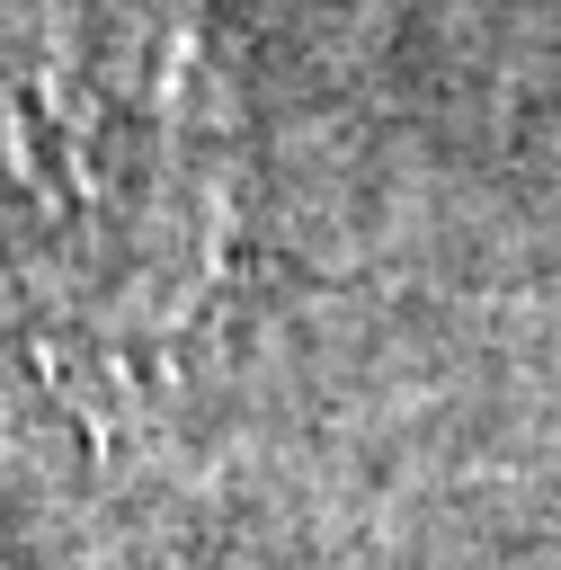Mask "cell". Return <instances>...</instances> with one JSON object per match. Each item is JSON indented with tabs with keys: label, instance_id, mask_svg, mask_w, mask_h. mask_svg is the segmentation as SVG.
<instances>
[{
	"label": "cell",
	"instance_id": "obj_1",
	"mask_svg": "<svg viewBox=\"0 0 561 570\" xmlns=\"http://www.w3.org/2000/svg\"><path fill=\"white\" fill-rule=\"evenodd\" d=\"M240 223V89L205 0H0V240L98 338L196 312Z\"/></svg>",
	"mask_w": 561,
	"mask_h": 570
}]
</instances>
